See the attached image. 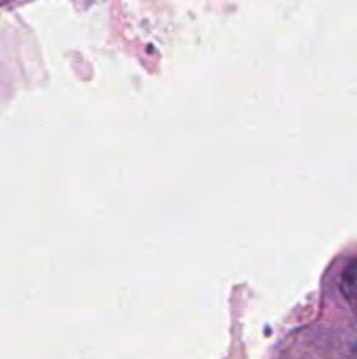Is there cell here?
Returning a JSON list of instances; mask_svg holds the SVG:
<instances>
[{
	"label": "cell",
	"mask_w": 357,
	"mask_h": 359,
	"mask_svg": "<svg viewBox=\"0 0 357 359\" xmlns=\"http://www.w3.org/2000/svg\"><path fill=\"white\" fill-rule=\"evenodd\" d=\"M341 292H343L345 301L349 303V307L356 311L357 316V261H353L345 269V273L341 278Z\"/></svg>",
	"instance_id": "cell-1"
},
{
	"label": "cell",
	"mask_w": 357,
	"mask_h": 359,
	"mask_svg": "<svg viewBox=\"0 0 357 359\" xmlns=\"http://www.w3.org/2000/svg\"><path fill=\"white\" fill-rule=\"evenodd\" d=\"M351 353H353V355L357 358V343H356V347H353V351H351Z\"/></svg>",
	"instance_id": "cell-2"
}]
</instances>
